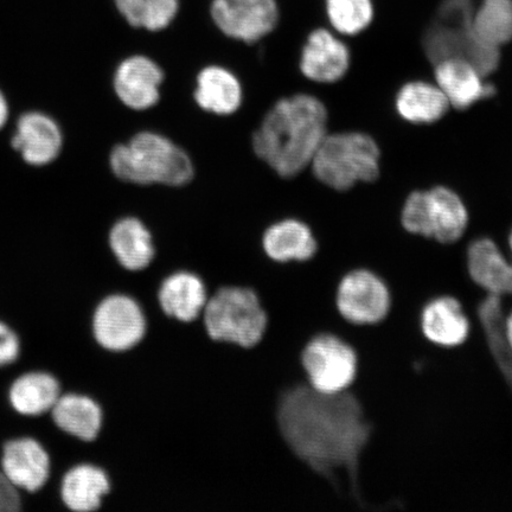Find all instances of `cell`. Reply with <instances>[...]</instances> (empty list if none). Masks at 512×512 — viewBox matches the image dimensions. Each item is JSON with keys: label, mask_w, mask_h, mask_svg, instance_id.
Wrapping results in <instances>:
<instances>
[{"label": "cell", "mask_w": 512, "mask_h": 512, "mask_svg": "<svg viewBox=\"0 0 512 512\" xmlns=\"http://www.w3.org/2000/svg\"><path fill=\"white\" fill-rule=\"evenodd\" d=\"M350 66V53L332 32L318 29L307 38L300 69L307 79L322 83L341 80Z\"/></svg>", "instance_id": "cell-15"}, {"label": "cell", "mask_w": 512, "mask_h": 512, "mask_svg": "<svg viewBox=\"0 0 512 512\" xmlns=\"http://www.w3.org/2000/svg\"><path fill=\"white\" fill-rule=\"evenodd\" d=\"M62 395L59 380L46 370L24 371L12 381L9 403L24 418H37L50 413Z\"/></svg>", "instance_id": "cell-22"}, {"label": "cell", "mask_w": 512, "mask_h": 512, "mask_svg": "<svg viewBox=\"0 0 512 512\" xmlns=\"http://www.w3.org/2000/svg\"><path fill=\"white\" fill-rule=\"evenodd\" d=\"M311 164L320 182L345 191L379 177L380 150L367 134L338 133L324 138Z\"/></svg>", "instance_id": "cell-6"}, {"label": "cell", "mask_w": 512, "mask_h": 512, "mask_svg": "<svg viewBox=\"0 0 512 512\" xmlns=\"http://www.w3.org/2000/svg\"><path fill=\"white\" fill-rule=\"evenodd\" d=\"M477 317L482 326L486 344L503 380L512 390V350L505 334V318L502 297L486 294L477 306Z\"/></svg>", "instance_id": "cell-26"}, {"label": "cell", "mask_w": 512, "mask_h": 512, "mask_svg": "<svg viewBox=\"0 0 512 512\" xmlns=\"http://www.w3.org/2000/svg\"><path fill=\"white\" fill-rule=\"evenodd\" d=\"M107 243L114 259L126 271H143L156 256L155 238L149 228L134 217H126L115 223L108 234Z\"/></svg>", "instance_id": "cell-19"}, {"label": "cell", "mask_w": 512, "mask_h": 512, "mask_svg": "<svg viewBox=\"0 0 512 512\" xmlns=\"http://www.w3.org/2000/svg\"><path fill=\"white\" fill-rule=\"evenodd\" d=\"M208 299L203 280L189 271L170 274L158 291V302L165 316L183 323L195 322L200 318Z\"/></svg>", "instance_id": "cell-17"}, {"label": "cell", "mask_w": 512, "mask_h": 512, "mask_svg": "<svg viewBox=\"0 0 512 512\" xmlns=\"http://www.w3.org/2000/svg\"><path fill=\"white\" fill-rule=\"evenodd\" d=\"M204 328L213 341L251 349L261 341L267 315L251 287L222 286L208 299L202 312Z\"/></svg>", "instance_id": "cell-5"}, {"label": "cell", "mask_w": 512, "mask_h": 512, "mask_svg": "<svg viewBox=\"0 0 512 512\" xmlns=\"http://www.w3.org/2000/svg\"><path fill=\"white\" fill-rule=\"evenodd\" d=\"M49 414L57 430L83 443L98 438L104 422L99 403L91 396L78 393H63Z\"/></svg>", "instance_id": "cell-20"}, {"label": "cell", "mask_w": 512, "mask_h": 512, "mask_svg": "<svg viewBox=\"0 0 512 512\" xmlns=\"http://www.w3.org/2000/svg\"><path fill=\"white\" fill-rule=\"evenodd\" d=\"M111 491L110 478L101 467L81 463L70 467L60 482V498L70 512H95Z\"/></svg>", "instance_id": "cell-21"}, {"label": "cell", "mask_w": 512, "mask_h": 512, "mask_svg": "<svg viewBox=\"0 0 512 512\" xmlns=\"http://www.w3.org/2000/svg\"><path fill=\"white\" fill-rule=\"evenodd\" d=\"M505 334H507L508 342L512 350V310L505 318Z\"/></svg>", "instance_id": "cell-34"}, {"label": "cell", "mask_w": 512, "mask_h": 512, "mask_svg": "<svg viewBox=\"0 0 512 512\" xmlns=\"http://www.w3.org/2000/svg\"><path fill=\"white\" fill-rule=\"evenodd\" d=\"M9 117V106L8 101L4 98L2 92H0V130L5 126L6 121Z\"/></svg>", "instance_id": "cell-33"}, {"label": "cell", "mask_w": 512, "mask_h": 512, "mask_svg": "<svg viewBox=\"0 0 512 512\" xmlns=\"http://www.w3.org/2000/svg\"><path fill=\"white\" fill-rule=\"evenodd\" d=\"M475 8L473 0L441 2L437 17L424 36L428 59L435 64L448 59L464 60L483 76L495 72L499 64V49L480 42L473 32Z\"/></svg>", "instance_id": "cell-4"}, {"label": "cell", "mask_w": 512, "mask_h": 512, "mask_svg": "<svg viewBox=\"0 0 512 512\" xmlns=\"http://www.w3.org/2000/svg\"><path fill=\"white\" fill-rule=\"evenodd\" d=\"M450 102L439 87L430 83L411 82L396 96V110L414 124H431L446 113Z\"/></svg>", "instance_id": "cell-27"}, {"label": "cell", "mask_w": 512, "mask_h": 512, "mask_svg": "<svg viewBox=\"0 0 512 512\" xmlns=\"http://www.w3.org/2000/svg\"><path fill=\"white\" fill-rule=\"evenodd\" d=\"M163 79L157 63L145 56H132L118 67L114 88L124 105L144 111L157 104Z\"/></svg>", "instance_id": "cell-14"}, {"label": "cell", "mask_w": 512, "mask_h": 512, "mask_svg": "<svg viewBox=\"0 0 512 512\" xmlns=\"http://www.w3.org/2000/svg\"><path fill=\"white\" fill-rule=\"evenodd\" d=\"M472 28L480 42L501 48L512 40V0H482L473 12Z\"/></svg>", "instance_id": "cell-28"}, {"label": "cell", "mask_w": 512, "mask_h": 512, "mask_svg": "<svg viewBox=\"0 0 512 512\" xmlns=\"http://www.w3.org/2000/svg\"><path fill=\"white\" fill-rule=\"evenodd\" d=\"M115 4L132 27L150 31L168 27L178 11V0H115Z\"/></svg>", "instance_id": "cell-29"}, {"label": "cell", "mask_w": 512, "mask_h": 512, "mask_svg": "<svg viewBox=\"0 0 512 512\" xmlns=\"http://www.w3.org/2000/svg\"><path fill=\"white\" fill-rule=\"evenodd\" d=\"M467 211L456 192L438 187L415 191L407 198L402 223L409 233L453 243L462 238L467 226Z\"/></svg>", "instance_id": "cell-7"}, {"label": "cell", "mask_w": 512, "mask_h": 512, "mask_svg": "<svg viewBox=\"0 0 512 512\" xmlns=\"http://www.w3.org/2000/svg\"><path fill=\"white\" fill-rule=\"evenodd\" d=\"M21 339L9 324L0 320V368L15 364L21 356Z\"/></svg>", "instance_id": "cell-31"}, {"label": "cell", "mask_w": 512, "mask_h": 512, "mask_svg": "<svg viewBox=\"0 0 512 512\" xmlns=\"http://www.w3.org/2000/svg\"><path fill=\"white\" fill-rule=\"evenodd\" d=\"M211 16L223 34L254 43L273 31L278 8L275 0H214Z\"/></svg>", "instance_id": "cell-11"}, {"label": "cell", "mask_w": 512, "mask_h": 512, "mask_svg": "<svg viewBox=\"0 0 512 512\" xmlns=\"http://www.w3.org/2000/svg\"><path fill=\"white\" fill-rule=\"evenodd\" d=\"M435 66V76L441 92L445 94L450 105L459 110H465L494 94V88L486 85L484 76L469 62L448 59Z\"/></svg>", "instance_id": "cell-24"}, {"label": "cell", "mask_w": 512, "mask_h": 512, "mask_svg": "<svg viewBox=\"0 0 512 512\" xmlns=\"http://www.w3.org/2000/svg\"><path fill=\"white\" fill-rule=\"evenodd\" d=\"M328 113L315 96L299 94L277 102L253 138L256 155L281 177L311 164L326 137Z\"/></svg>", "instance_id": "cell-2"}, {"label": "cell", "mask_w": 512, "mask_h": 512, "mask_svg": "<svg viewBox=\"0 0 512 512\" xmlns=\"http://www.w3.org/2000/svg\"><path fill=\"white\" fill-rule=\"evenodd\" d=\"M110 163L113 174L121 181L140 185L181 187L194 177V166L187 153L153 132L139 133L127 144L115 147Z\"/></svg>", "instance_id": "cell-3"}, {"label": "cell", "mask_w": 512, "mask_h": 512, "mask_svg": "<svg viewBox=\"0 0 512 512\" xmlns=\"http://www.w3.org/2000/svg\"><path fill=\"white\" fill-rule=\"evenodd\" d=\"M261 245L268 258L279 264L307 262L318 253V242L312 230L298 220L272 224L262 234Z\"/></svg>", "instance_id": "cell-23"}, {"label": "cell", "mask_w": 512, "mask_h": 512, "mask_svg": "<svg viewBox=\"0 0 512 512\" xmlns=\"http://www.w3.org/2000/svg\"><path fill=\"white\" fill-rule=\"evenodd\" d=\"M0 470L27 494L46 488L51 476L50 454L40 441L31 437L12 438L0 451Z\"/></svg>", "instance_id": "cell-12"}, {"label": "cell", "mask_w": 512, "mask_h": 512, "mask_svg": "<svg viewBox=\"0 0 512 512\" xmlns=\"http://www.w3.org/2000/svg\"><path fill=\"white\" fill-rule=\"evenodd\" d=\"M422 334L428 342L441 348H457L470 335V322L462 304L453 297H439L421 311Z\"/></svg>", "instance_id": "cell-16"}, {"label": "cell", "mask_w": 512, "mask_h": 512, "mask_svg": "<svg viewBox=\"0 0 512 512\" xmlns=\"http://www.w3.org/2000/svg\"><path fill=\"white\" fill-rule=\"evenodd\" d=\"M335 305L344 322L374 325L387 318L392 306V294L379 275L356 270L338 281Z\"/></svg>", "instance_id": "cell-9"}, {"label": "cell", "mask_w": 512, "mask_h": 512, "mask_svg": "<svg viewBox=\"0 0 512 512\" xmlns=\"http://www.w3.org/2000/svg\"><path fill=\"white\" fill-rule=\"evenodd\" d=\"M92 330L101 348L112 352L131 350L145 336L146 318L142 306L127 294H111L96 306Z\"/></svg>", "instance_id": "cell-10"}, {"label": "cell", "mask_w": 512, "mask_h": 512, "mask_svg": "<svg viewBox=\"0 0 512 512\" xmlns=\"http://www.w3.org/2000/svg\"><path fill=\"white\" fill-rule=\"evenodd\" d=\"M467 271L477 286L488 294L512 296V262L490 239L473 241L467 249Z\"/></svg>", "instance_id": "cell-18"}, {"label": "cell", "mask_w": 512, "mask_h": 512, "mask_svg": "<svg viewBox=\"0 0 512 512\" xmlns=\"http://www.w3.org/2000/svg\"><path fill=\"white\" fill-rule=\"evenodd\" d=\"M310 386L319 393L337 394L350 389L358 371V357L341 336L322 332L312 337L302 352Z\"/></svg>", "instance_id": "cell-8"}, {"label": "cell", "mask_w": 512, "mask_h": 512, "mask_svg": "<svg viewBox=\"0 0 512 512\" xmlns=\"http://www.w3.org/2000/svg\"><path fill=\"white\" fill-rule=\"evenodd\" d=\"M326 14L339 34L357 35L373 21V0H326Z\"/></svg>", "instance_id": "cell-30"}, {"label": "cell", "mask_w": 512, "mask_h": 512, "mask_svg": "<svg viewBox=\"0 0 512 512\" xmlns=\"http://www.w3.org/2000/svg\"><path fill=\"white\" fill-rule=\"evenodd\" d=\"M22 505L21 490L0 470V512H18Z\"/></svg>", "instance_id": "cell-32"}, {"label": "cell", "mask_w": 512, "mask_h": 512, "mask_svg": "<svg viewBox=\"0 0 512 512\" xmlns=\"http://www.w3.org/2000/svg\"><path fill=\"white\" fill-rule=\"evenodd\" d=\"M11 144L25 163L44 166L59 157L63 144L62 132L48 115L29 112L18 120Z\"/></svg>", "instance_id": "cell-13"}, {"label": "cell", "mask_w": 512, "mask_h": 512, "mask_svg": "<svg viewBox=\"0 0 512 512\" xmlns=\"http://www.w3.org/2000/svg\"><path fill=\"white\" fill-rule=\"evenodd\" d=\"M278 421L281 435L300 462L335 491L342 477L357 488L360 459L373 427L350 389L324 394L309 382L298 383L280 396Z\"/></svg>", "instance_id": "cell-1"}, {"label": "cell", "mask_w": 512, "mask_h": 512, "mask_svg": "<svg viewBox=\"0 0 512 512\" xmlns=\"http://www.w3.org/2000/svg\"><path fill=\"white\" fill-rule=\"evenodd\" d=\"M195 99L204 111L233 114L239 110L242 101L240 82L227 69L208 67L198 75Z\"/></svg>", "instance_id": "cell-25"}, {"label": "cell", "mask_w": 512, "mask_h": 512, "mask_svg": "<svg viewBox=\"0 0 512 512\" xmlns=\"http://www.w3.org/2000/svg\"><path fill=\"white\" fill-rule=\"evenodd\" d=\"M509 246H510V251H511V254H512V230H511V234L509 236Z\"/></svg>", "instance_id": "cell-35"}]
</instances>
